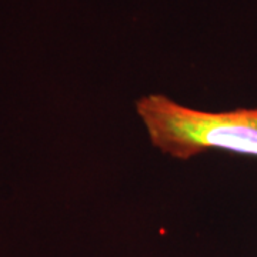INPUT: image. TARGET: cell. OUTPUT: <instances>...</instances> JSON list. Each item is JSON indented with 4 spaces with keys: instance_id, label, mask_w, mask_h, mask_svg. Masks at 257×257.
<instances>
[{
    "instance_id": "1",
    "label": "cell",
    "mask_w": 257,
    "mask_h": 257,
    "mask_svg": "<svg viewBox=\"0 0 257 257\" xmlns=\"http://www.w3.org/2000/svg\"><path fill=\"white\" fill-rule=\"evenodd\" d=\"M136 113L152 145L170 157L189 160L209 150L257 157V107L204 111L150 93L136 101Z\"/></svg>"
}]
</instances>
